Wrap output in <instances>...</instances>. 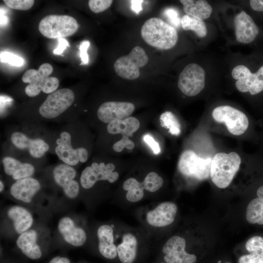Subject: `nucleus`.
<instances>
[{
    "instance_id": "1",
    "label": "nucleus",
    "mask_w": 263,
    "mask_h": 263,
    "mask_svg": "<svg viewBox=\"0 0 263 263\" xmlns=\"http://www.w3.org/2000/svg\"><path fill=\"white\" fill-rule=\"evenodd\" d=\"M141 35L149 45L163 50L172 48L178 40L175 28L157 18H150L144 22Z\"/></svg>"
},
{
    "instance_id": "2",
    "label": "nucleus",
    "mask_w": 263,
    "mask_h": 263,
    "mask_svg": "<svg viewBox=\"0 0 263 263\" xmlns=\"http://www.w3.org/2000/svg\"><path fill=\"white\" fill-rule=\"evenodd\" d=\"M53 71L52 66L47 63L41 64L38 70L30 69L22 76V81L28 83L25 93L29 97L38 95L41 91L51 94L56 90L59 81L55 76H49Z\"/></svg>"
},
{
    "instance_id": "3",
    "label": "nucleus",
    "mask_w": 263,
    "mask_h": 263,
    "mask_svg": "<svg viewBox=\"0 0 263 263\" xmlns=\"http://www.w3.org/2000/svg\"><path fill=\"white\" fill-rule=\"evenodd\" d=\"M241 159L238 153L220 152L213 158L210 167V176L212 182L218 188L228 187L238 171Z\"/></svg>"
},
{
    "instance_id": "4",
    "label": "nucleus",
    "mask_w": 263,
    "mask_h": 263,
    "mask_svg": "<svg viewBox=\"0 0 263 263\" xmlns=\"http://www.w3.org/2000/svg\"><path fill=\"white\" fill-rule=\"evenodd\" d=\"M38 28L44 37L58 38L74 34L78 28V24L71 16L53 14L44 17L40 21Z\"/></svg>"
},
{
    "instance_id": "5",
    "label": "nucleus",
    "mask_w": 263,
    "mask_h": 263,
    "mask_svg": "<svg viewBox=\"0 0 263 263\" xmlns=\"http://www.w3.org/2000/svg\"><path fill=\"white\" fill-rule=\"evenodd\" d=\"M75 95L69 88H62L49 94L39 108L40 116L54 119L64 113L73 104Z\"/></svg>"
},
{
    "instance_id": "6",
    "label": "nucleus",
    "mask_w": 263,
    "mask_h": 263,
    "mask_svg": "<svg viewBox=\"0 0 263 263\" xmlns=\"http://www.w3.org/2000/svg\"><path fill=\"white\" fill-rule=\"evenodd\" d=\"M149 58L145 50L140 46L134 47L127 55L119 57L113 65L116 74L127 79L134 80L140 75L139 68L148 62Z\"/></svg>"
},
{
    "instance_id": "7",
    "label": "nucleus",
    "mask_w": 263,
    "mask_h": 263,
    "mask_svg": "<svg viewBox=\"0 0 263 263\" xmlns=\"http://www.w3.org/2000/svg\"><path fill=\"white\" fill-rule=\"evenodd\" d=\"M211 161L210 157L201 158L193 151L188 150L180 156L178 167L184 175L202 181L210 176Z\"/></svg>"
},
{
    "instance_id": "8",
    "label": "nucleus",
    "mask_w": 263,
    "mask_h": 263,
    "mask_svg": "<svg viewBox=\"0 0 263 263\" xmlns=\"http://www.w3.org/2000/svg\"><path fill=\"white\" fill-rule=\"evenodd\" d=\"M71 133L66 131L61 132L56 141L55 152L63 163L71 166L80 162H86L88 158V150L84 147L74 148Z\"/></svg>"
},
{
    "instance_id": "9",
    "label": "nucleus",
    "mask_w": 263,
    "mask_h": 263,
    "mask_svg": "<svg viewBox=\"0 0 263 263\" xmlns=\"http://www.w3.org/2000/svg\"><path fill=\"white\" fill-rule=\"evenodd\" d=\"M212 115L216 121L225 123L229 132L235 135L243 134L249 126L247 116L243 112L229 106L215 108Z\"/></svg>"
},
{
    "instance_id": "10",
    "label": "nucleus",
    "mask_w": 263,
    "mask_h": 263,
    "mask_svg": "<svg viewBox=\"0 0 263 263\" xmlns=\"http://www.w3.org/2000/svg\"><path fill=\"white\" fill-rule=\"evenodd\" d=\"M205 85V71L197 64H188L179 76L178 87L187 96L196 95L203 90Z\"/></svg>"
},
{
    "instance_id": "11",
    "label": "nucleus",
    "mask_w": 263,
    "mask_h": 263,
    "mask_svg": "<svg viewBox=\"0 0 263 263\" xmlns=\"http://www.w3.org/2000/svg\"><path fill=\"white\" fill-rule=\"evenodd\" d=\"M115 168L114 165L111 163L105 165L103 162H94L83 170L80 178V185L84 188L89 189L98 181L106 180L111 183L115 182L119 174L113 171Z\"/></svg>"
},
{
    "instance_id": "12",
    "label": "nucleus",
    "mask_w": 263,
    "mask_h": 263,
    "mask_svg": "<svg viewBox=\"0 0 263 263\" xmlns=\"http://www.w3.org/2000/svg\"><path fill=\"white\" fill-rule=\"evenodd\" d=\"M236 87L243 93L249 92L251 95L263 92V64L253 73L244 65H240L235 73Z\"/></svg>"
},
{
    "instance_id": "13",
    "label": "nucleus",
    "mask_w": 263,
    "mask_h": 263,
    "mask_svg": "<svg viewBox=\"0 0 263 263\" xmlns=\"http://www.w3.org/2000/svg\"><path fill=\"white\" fill-rule=\"evenodd\" d=\"M53 175L56 183L68 197L74 199L77 196L79 185L75 180L76 171L73 166L63 163L58 164L53 169Z\"/></svg>"
},
{
    "instance_id": "14",
    "label": "nucleus",
    "mask_w": 263,
    "mask_h": 263,
    "mask_svg": "<svg viewBox=\"0 0 263 263\" xmlns=\"http://www.w3.org/2000/svg\"><path fill=\"white\" fill-rule=\"evenodd\" d=\"M10 139L16 148L26 151L34 158H41L50 148L49 144L44 139L31 138L21 132H13Z\"/></svg>"
},
{
    "instance_id": "15",
    "label": "nucleus",
    "mask_w": 263,
    "mask_h": 263,
    "mask_svg": "<svg viewBox=\"0 0 263 263\" xmlns=\"http://www.w3.org/2000/svg\"><path fill=\"white\" fill-rule=\"evenodd\" d=\"M186 240L179 236L170 237L162 248L166 263H195L197 257L185 251Z\"/></svg>"
},
{
    "instance_id": "16",
    "label": "nucleus",
    "mask_w": 263,
    "mask_h": 263,
    "mask_svg": "<svg viewBox=\"0 0 263 263\" xmlns=\"http://www.w3.org/2000/svg\"><path fill=\"white\" fill-rule=\"evenodd\" d=\"M135 106L129 102L108 101L102 103L97 111L98 119L104 123L123 119L129 117L134 112Z\"/></svg>"
},
{
    "instance_id": "17",
    "label": "nucleus",
    "mask_w": 263,
    "mask_h": 263,
    "mask_svg": "<svg viewBox=\"0 0 263 263\" xmlns=\"http://www.w3.org/2000/svg\"><path fill=\"white\" fill-rule=\"evenodd\" d=\"M234 24L236 39L239 42L251 43L259 33V29L253 19L244 11L236 16Z\"/></svg>"
},
{
    "instance_id": "18",
    "label": "nucleus",
    "mask_w": 263,
    "mask_h": 263,
    "mask_svg": "<svg viewBox=\"0 0 263 263\" xmlns=\"http://www.w3.org/2000/svg\"><path fill=\"white\" fill-rule=\"evenodd\" d=\"M177 211L176 205L170 202L161 203L146 215L147 222L155 227H163L172 224Z\"/></svg>"
},
{
    "instance_id": "19",
    "label": "nucleus",
    "mask_w": 263,
    "mask_h": 263,
    "mask_svg": "<svg viewBox=\"0 0 263 263\" xmlns=\"http://www.w3.org/2000/svg\"><path fill=\"white\" fill-rule=\"evenodd\" d=\"M40 188L41 185L37 179L28 177L16 180L11 186L10 192L17 200L29 203Z\"/></svg>"
},
{
    "instance_id": "20",
    "label": "nucleus",
    "mask_w": 263,
    "mask_h": 263,
    "mask_svg": "<svg viewBox=\"0 0 263 263\" xmlns=\"http://www.w3.org/2000/svg\"><path fill=\"white\" fill-rule=\"evenodd\" d=\"M58 229L64 240L72 245L80 246L86 242V234L84 230L75 226L69 217H64L59 220Z\"/></svg>"
},
{
    "instance_id": "21",
    "label": "nucleus",
    "mask_w": 263,
    "mask_h": 263,
    "mask_svg": "<svg viewBox=\"0 0 263 263\" xmlns=\"http://www.w3.org/2000/svg\"><path fill=\"white\" fill-rule=\"evenodd\" d=\"M2 164L5 173L15 180L31 177L35 172V167L32 164L22 162L10 156L2 158Z\"/></svg>"
},
{
    "instance_id": "22",
    "label": "nucleus",
    "mask_w": 263,
    "mask_h": 263,
    "mask_svg": "<svg viewBox=\"0 0 263 263\" xmlns=\"http://www.w3.org/2000/svg\"><path fill=\"white\" fill-rule=\"evenodd\" d=\"M37 234L34 229H28L19 235L16 244L22 253L28 258L36 260L41 256V251L37 244Z\"/></svg>"
},
{
    "instance_id": "23",
    "label": "nucleus",
    "mask_w": 263,
    "mask_h": 263,
    "mask_svg": "<svg viewBox=\"0 0 263 263\" xmlns=\"http://www.w3.org/2000/svg\"><path fill=\"white\" fill-rule=\"evenodd\" d=\"M98 249L101 254L108 259H113L117 255V247L113 243V229L107 225L100 226L97 230Z\"/></svg>"
},
{
    "instance_id": "24",
    "label": "nucleus",
    "mask_w": 263,
    "mask_h": 263,
    "mask_svg": "<svg viewBox=\"0 0 263 263\" xmlns=\"http://www.w3.org/2000/svg\"><path fill=\"white\" fill-rule=\"evenodd\" d=\"M7 215L12 221L15 230L18 234H21L28 230L33 223L31 213L21 206H14L10 207Z\"/></svg>"
},
{
    "instance_id": "25",
    "label": "nucleus",
    "mask_w": 263,
    "mask_h": 263,
    "mask_svg": "<svg viewBox=\"0 0 263 263\" xmlns=\"http://www.w3.org/2000/svg\"><path fill=\"white\" fill-rule=\"evenodd\" d=\"M183 10L188 15L201 21L208 18L212 12L211 6L204 0H180Z\"/></svg>"
},
{
    "instance_id": "26",
    "label": "nucleus",
    "mask_w": 263,
    "mask_h": 263,
    "mask_svg": "<svg viewBox=\"0 0 263 263\" xmlns=\"http://www.w3.org/2000/svg\"><path fill=\"white\" fill-rule=\"evenodd\" d=\"M140 127L139 120L132 116L123 119L112 121L108 124L107 130L112 134H122V136H131Z\"/></svg>"
},
{
    "instance_id": "27",
    "label": "nucleus",
    "mask_w": 263,
    "mask_h": 263,
    "mask_svg": "<svg viewBox=\"0 0 263 263\" xmlns=\"http://www.w3.org/2000/svg\"><path fill=\"white\" fill-rule=\"evenodd\" d=\"M137 241L131 233L125 234L122 243L117 247V254L122 263H132L137 253Z\"/></svg>"
},
{
    "instance_id": "28",
    "label": "nucleus",
    "mask_w": 263,
    "mask_h": 263,
    "mask_svg": "<svg viewBox=\"0 0 263 263\" xmlns=\"http://www.w3.org/2000/svg\"><path fill=\"white\" fill-rule=\"evenodd\" d=\"M245 217L250 224L263 225V200L259 197L252 199L246 208Z\"/></svg>"
},
{
    "instance_id": "29",
    "label": "nucleus",
    "mask_w": 263,
    "mask_h": 263,
    "mask_svg": "<svg viewBox=\"0 0 263 263\" xmlns=\"http://www.w3.org/2000/svg\"><path fill=\"white\" fill-rule=\"evenodd\" d=\"M123 188L128 192L126 199L130 202H135L141 200L144 196V188L142 182L136 179L130 178L123 183Z\"/></svg>"
},
{
    "instance_id": "30",
    "label": "nucleus",
    "mask_w": 263,
    "mask_h": 263,
    "mask_svg": "<svg viewBox=\"0 0 263 263\" xmlns=\"http://www.w3.org/2000/svg\"><path fill=\"white\" fill-rule=\"evenodd\" d=\"M181 24L184 30L193 31L200 38L204 37L207 35V28L205 23L188 15L183 16Z\"/></svg>"
},
{
    "instance_id": "31",
    "label": "nucleus",
    "mask_w": 263,
    "mask_h": 263,
    "mask_svg": "<svg viewBox=\"0 0 263 263\" xmlns=\"http://www.w3.org/2000/svg\"><path fill=\"white\" fill-rule=\"evenodd\" d=\"M161 124L169 129L173 135H178L180 132V126L174 115L170 112H166L160 117Z\"/></svg>"
},
{
    "instance_id": "32",
    "label": "nucleus",
    "mask_w": 263,
    "mask_h": 263,
    "mask_svg": "<svg viewBox=\"0 0 263 263\" xmlns=\"http://www.w3.org/2000/svg\"><path fill=\"white\" fill-rule=\"evenodd\" d=\"M142 183L145 189L153 192L161 188L163 184V180L157 173L152 171L146 175Z\"/></svg>"
},
{
    "instance_id": "33",
    "label": "nucleus",
    "mask_w": 263,
    "mask_h": 263,
    "mask_svg": "<svg viewBox=\"0 0 263 263\" xmlns=\"http://www.w3.org/2000/svg\"><path fill=\"white\" fill-rule=\"evenodd\" d=\"M249 253H255L263 255V238L256 236L249 239L245 244Z\"/></svg>"
},
{
    "instance_id": "34",
    "label": "nucleus",
    "mask_w": 263,
    "mask_h": 263,
    "mask_svg": "<svg viewBox=\"0 0 263 263\" xmlns=\"http://www.w3.org/2000/svg\"><path fill=\"white\" fill-rule=\"evenodd\" d=\"M5 4L9 7L16 10H27L34 3L33 0H4Z\"/></svg>"
},
{
    "instance_id": "35",
    "label": "nucleus",
    "mask_w": 263,
    "mask_h": 263,
    "mask_svg": "<svg viewBox=\"0 0 263 263\" xmlns=\"http://www.w3.org/2000/svg\"><path fill=\"white\" fill-rule=\"evenodd\" d=\"M0 60L1 62L16 66H21L24 63V59L22 57L8 52H1Z\"/></svg>"
},
{
    "instance_id": "36",
    "label": "nucleus",
    "mask_w": 263,
    "mask_h": 263,
    "mask_svg": "<svg viewBox=\"0 0 263 263\" xmlns=\"http://www.w3.org/2000/svg\"><path fill=\"white\" fill-rule=\"evenodd\" d=\"M113 2L112 0H90L88 5L92 12L98 13L109 8Z\"/></svg>"
},
{
    "instance_id": "37",
    "label": "nucleus",
    "mask_w": 263,
    "mask_h": 263,
    "mask_svg": "<svg viewBox=\"0 0 263 263\" xmlns=\"http://www.w3.org/2000/svg\"><path fill=\"white\" fill-rule=\"evenodd\" d=\"M163 14L172 26L175 28L179 27L181 19L176 9L173 8H168L164 11Z\"/></svg>"
},
{
    "instance_id": "38",
    "label": "nucleus",
    "mask_w": 263,
    "mask_h": 263,
    "mask_svg": "<svg viewBox=\"0 0 263 263\" xmlns=\"http://www.w3.org/2000/svg\"><path fill=\"white\" fill-rule=\"evenodd\" d=\"M134 147L133 142L125 136H122V138L115 142L113 146V150L117 152L122 151L125 148L128 150H132Z\"/></svg>"
},
{
    "instance_id": "39",
    "label": "nucleus",
    "mask_w": 263,
    "mask_h": 263,
    "mask_svg": "<svg viewBox=\"0 0 263 263\" xmlns=\"http://www.w3.org/2000/svg\"><path fill=\"white\" fill-rule=\"evenodd\" d=\"M238 263H263V255L255 253L243 255L239 258Z\"/></svg>"
},
{
    "instance_id": "40",
    "label": "nucleus",
    "mask_w": 263,
    "mask_h": 263,
    "mask_svg": "<svg viewBox=\"0 0 263 263\" xmlns=\"http://www.w3.org/2000/svg\"><path fill=\"white\" fill-rule=\"evenodd\" d=\"M90 45V42L87 40H83L80 43L79 47V56L81 61L80 65L87 64L89 63V56L87 54V50Z\"/></svg>"
},
{
    "instance_id": "41",
    "label": "nucleus",
    "mask_w": 263,
    "mask_h": 263,
    "mask_svg": "<svg viewBox=\"0 0 263 263\" xmlns=\"http://www.w3.org/2000/svg\"><path fill=\"white\" fill-rule=\"evenodd\" d=\"M143 140L150 146L155 154H158L160 152V148L159 145L151 136L148 134L145 135L143 137Z\"/></svg>"
},
{
    "instance_id": "42",
    "label": "nucleus",
    "mask_w": 263,
    "mask_h": 263,
    "mask_svg": "<svg viewBox=\"0 0 263 263\" xmlns=\"http://www.w3.org/2000/svg\"><path fill=\"white\" fill-rule=\"evenodd\" d=\"M58 46L53 51V54L57 55H61L67 47H69V43L68 41L63 38H57Z\"/></svg>"
},
{
    "instance_id": "43",
    "label": "nucleus",
    "mask_w": 263,
    "mask_h": 263,
    "mask_svg": "<svg viewBox=\"0 0 263 263\" xmlns=\"http://www.w3.org/2000/svg\"><path fill=\"white\" fill-rule=\"evenodd\" d=\"M249 4L254 11L259 12H263V0H250Z\"/></svg>"
},
{
    "instance_id": "44",
    "label": "nucleus",
    "mask_w": 263,
    "mask_h": 263,
    "mask_svg": "<svg viewBox=\"0 0 263 263\" xmlns=\"http://www.w3.org/2000/svg\"><path fill=\"white\" fill-rule=\"evenodd\" d=\"M143 2L142 0H132L131 4L132 11L137 14L139 13L142 10V4Z\"/></svg>"
},
{
    "instance_id": "45",
    "label": "nucleus",
    "mask_w": 263,
    "mask_h": 263,
    "mask_svg": "<svg viewBox=\"0 0 263 263\" xmlns=\"http://www.w3.org/2000/svg\"><path fill=\"white\" fill-rule=\"evenodd\" d=\"M49 263H70V260L66 257L57 256L53 258L50 261Z\"/></svg>"
},
{
    "instance_id": "46",
    "label": "nucleus",
    "mask_w": 263,
    "mask_h": 263,
    "mask_svg": "<svg viewBox=\"0 0 263 263\" xmlns=\"http://www.w3.org/2000/svg\"><path fill=\"white\" fill-rule=\"evenodd\" d=\"M256 194L258 197L263 200V185L260 186L257 189Z\"/></svg>"
},
{
    "instance_id": "47",
    "label": "nucleus",
    "mask_w": 263,
    "mask_h": 263,
    "mask_svg": "<svg viewBox=\"0 0 263 263\" xmlns=\"http://www.w3.org/2000/svg\"><path fill=\"white\" fill-rule=\"evenodd\" d=\"M6 17L1 14H0V25L5 24L6 23Z\"/></svg>"
},
{
    "instance_id": "48",
    "label": "nucleus",
    "mask_w": 263,
    "mask_h": 263,
    "mask_svg": "<svg viewBox=\"0 0 263 263\" xmlns=\"http://www.w3.org/2000/svg\"><path fill=\"white\" fill-rule=\"evenodd\" d=\"M3 188H4V185H3V182L1 181H0V192H1L3 191Z\"/></svg>"
},
{
    "instance_id": "49",
    "label": "nucleus",
    "mask_w": 263,
    "mask_h": 263,
    "mask_svg": "<svg viewBox=\"0 0 263 263\" xmlns=\"http://www.w3.org/2000/svg\"><path fill=\"white\" fill-rule=\"evenodd\" d=\"M230 263L229 262H225V263Z\"/></svg>"
},
{
    "instance_id": "50",
    "label": "nucleus",
    "mask_w": 263,
    "mask_h": 263,
    "mask_svg": "<svg viewBox=\"0 0 263 263\" xmlns=\"http://www.w3.org/2000/svg\"></svg>"
}]
</instances>
